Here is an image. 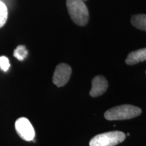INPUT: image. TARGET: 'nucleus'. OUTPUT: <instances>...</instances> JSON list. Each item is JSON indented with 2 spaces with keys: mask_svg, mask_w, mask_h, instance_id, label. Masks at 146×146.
<instances>
[{
  "mask_svg": "<svg viewBox=\"0 0 146 146\" xmlns=\"http://www.w3.org/2000/svg\"><path fill=\"white\" fill-rule=\"evenodd\" d=\"M139 108L132 105H121L112 108L107 110L104 117L108 120H122L131 119L141 114Z\"/></svg>",
  "mask_w": 146,
  "mask_h": 146,
  "instance_id": "2",
  "label": "nucleus"
},
{
  "mask_svg": "<svg viewBox=\"0 0 146 146\" xmlns=\"http://www.w3.org/2000/svg\"><path fill=\"white\" fill-rule=\"evenodd\" d=\"M10 67V64L9 59L6 56H0V69L3 72H6Z\"/></svg>",
  "mask_w": 146,
  "mask_h": 146,
  "instance_id": "11",
  "label": "nucleus"
},
{
  "mask_svg": "<svg viewBox=\"0 0 146 146\" xmlns=\"http://www.w3.org/2000/svg\"><path fill=\"white\" fill-rule=\"evenodd\" d=\"M15 129L18 135L23 139L27 141H33L35 136V129L27 118L21 117L16 120Z\"/></svg>",
  "mask_w": 146,
  "mask_h": 146,
  "instance_id": "4",
  "label": "nucleus"
},
{
  "mask_svg": "<svg viewBox=\"0 0 146 146\" xmlns=\"http://www.w3.org/2000/svg\"><path fill=\"white\" fill-rule=\"evenodd\" d=\"M66 7L72 21L83 27L89 21V11L83 0H66Z\"/></svg>",
  "mask_w": 146,
  "mask_h": 146,
  "instance_id": "1",
  "label": "nucleus"
},
{
  "mask_svg": "<svg viewBox=\"0 0 146 146\" xmlns=\"http://www.w3.org/2000/svg\"><path fill=\"white\" fill-rule=\"evenodd\" d=\"M131 21L135 28L146 31V14H137L133 16Z\"/></svg>",
  "mask_w": 146,
  "mask_h": 146,
  "instance_id": "8",
  "label": "nucleus"
},
{
  "mask_svg": "<svg viewBox=\"0 0 146 146\" xmlns=\"http://www.w3.org/2000/svg\"><path fill=\"white\" fill-rule=\"evenodd\" d=\"M8 10L6 5L0 1V28L4 26L8 20Z\"/></svg>",
  "mask_w": 146,
  "mask_h": 146,
  "instance_id": "10",
  "label": "nucleus"
},
{
  "mask_svg": "<svg viewBox=\"0 0 146 146\" xmlns=\"http://www.w3.org/2000/svg\"><path fill=\"white\" fill-rule=\"evenodd\" d=\"M28 54L26 47L25 45H18L14 51V56L20 61H23L27 58Z\"/></svg>",
  "mask_w": 146,
  "mask_h": 146,
  "instance_id": "9",
  "label": "nucleus"
},
{
  "mask_svg": "<svg viewBox=\"0 0 146 146\" xmlns=\"http://www.w3.org/2000/svg\"><path fill=\"white\" fill-rule=\"evenodd\" d=\"M72 69L66 64L62 63L56 66L53 76V83L58 87H63L70 79Z\"/></svg>",
  "mask_w": 146,
  "mask_h": 146,
  "instance_id": "5",
  "label": "nucleus"
},
{
  "mask_svg": "<svg viewBox=\"0 0 146 146\" xmlns=\"http://www.w3.org/2000/svg\"><path fill=\"white\" fill-rule=\"evenodd\" d=\"M92 87L89 94L93 98L100 96L106 91L108 87V83L103 76H96L92 80Z\"/></svg>",
  "mask_w": 146,
  "mask_h": 146,
  "instance_id": "6",
  "label": "nucleus"
},
{
  "mask_svg": "<svg viewBox=\"0 0 146 146\" xmlns=\"http://www.w3.org/2000/svg\"><path fill=\"white\" fill-rule=\"evenodd\" d=\"M145 60H146V48H143L131 52L126 59V63L128 65H134Z\"/></svg>",
  "mask_w": 146,
  "mask_h": 146,
  "instance_id": "7",
  "label": "nucleus"
},
{
  "mask_svg": "<svg viewBox=\"0 0 146 146\" xmlns=\"http://www.w3.org/2000/svg\"><path fill=\"white\" fill-rule=\"evenodd\" d=\"M125 138V133L121 131H110L95 136L89 142V146H115Z\"/></svg>",
  "mask_w": 146,
  "mask_h": 146,
  "instance_id": "3",
  "label": "nucleus"
}]
</instances>
